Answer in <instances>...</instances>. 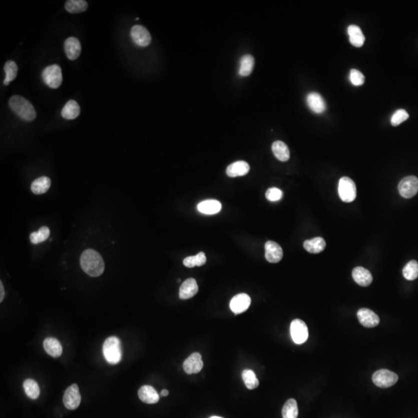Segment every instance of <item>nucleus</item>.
<instances>
[{
  "label": "nucleus",
  "mask_w": 418,
  "mask_h": 418,
  "mask_svg": "<svg viewBox=\"0 0 418 418\" xmlns=\"http://www.w3.org/2000/svg\"><path fill=\"white\" fill-rule=\"evenodd\" d=\"M80 263L82 270L90 277H99L104 272V260L101 255L94 249L84 251L81 256Z\"/></svg>",
  "instance_id": "f257e3e1"
},
{
  "label": "nucleus",
  "mask_w": 418,
  "mask_h": 418,
  "mask_svg": "<svg viewBox=\"0 0 418 418\" xmlns=\"http://www.w3.org/2000/svg\"><path fill=\"white\" fill-rule=\"evenodd\" d=\"M9 106L16 114L25 121L31 122L36 118L35 107L22 96H12L10 99Z\"/></svg>",
  "instance_id": "f03ea898"
},
{
  "label": "nucleus",
  "mask_w": 418,
  "mask_h": 418,
  "mask_svg": "<svg viewBox=\"0 0 418 418\" xmlns=\"http://www.w3.org/2000/svg\"><path fill=\"white\" fill-rule=\"evenodd\" d=\"M103 355L109 363L118 364L122 359V348L120 340L117 337L111 336L104 341L103 346Z\"/></svg>",
  "instance_id": "7ed1b4c3"
},
{
  "label": "nucleus",
  "mask_w": 418,
  "mask_h": 418,
  "mask_svg": "<svg viewBox=\"0 0 418 418\" xmlns=\"http://www.w3.org/2000/svg\"><path fill=\"white\" fill-rule=\"evenodd\" d=\"M42 79L47 86L52 89L60 87L63 81L61 67L58 65H53L45 68L42 72Z\"/></svg>",
  "instance_id": "20e7f679"
},
{
  "label": "nucleus",
  "mask_w": 418,
  "mask_h": 418,
  "mask_svg": "<svg viewBox=\"0 0 418 418\" xmlns=\"http://www.w3.org/2000/svg\"><path fill=\"white\" fill-rule=\"evenodd\" d=\"M338 195L344 202H353L356 198V186L355 182L348 177H342L338 182Z\"/></svg>",
  "instance_id": "39448f33"
},
{
  "label": "nucleus",
  "mask_w": 418,
  "mask_h": 418,
  "mask_svg": "<svg viewBox=\"0 0 418 418\" xmlns=\"http://www.w3.org/2000/svg\"><path fill=\"white\" fill-rule=\"evenodd\" d=\"M372 381L378 387L389 388L396 383L398 375L388 369H379L374 372Z\"/></svg>",
  "instance_id": "423d86ee"
},
{
  "label": "nucleus",
  "mask_w": 418,
  "mask_h": 418,
  "mask_svg": "<svg viewBox=\"0 0 418 418\" xmlns=\"http://www.w3.org/2000/svg\"><path fill=\"white\" fill-rule=\"evenodd\" d=\"M290 335L294 343L301 345L308 338V329L307 324L302 320L295 319L290 324Z\"/></svg>",
  "instance_id": "0eeeda50"
},
{
  "label": "nucleus",
  "mask_w": 418,
  "mask_h": 418,
  "mask_svg": "<svg viewBox=\"0 0 418 418\" xmlns=\"http://www.w3.org/2000/svg\"><path fill=\"white\" fill-rule=\"evenodd\" d=\"M398 190L403 198H413L418 192V178L415 176L405 177L399 181Z\"/></svg>",
  "instance_id": "6e6552de"
},
{
  "label": "nucleus",
  "mask_w": 418,
  "mask_h": 418,
  "mask_svg": "<svg viewBox=\"0 0 418 418\" xmlns=\"http://www.w3.org/2000/svg\"><path fill=\"white\" fill-rule=\"evenodd\" d=\"M82 400L79 386L77 384H72L65 390L64 394L63 402L65 407L69 409H75L79 407Z\"/></svg>",
  "instance_id": "1a4fd4ad"
},
{
  "label": "nucleus",
  "mask_w": 418,
  "mask_h": 418,
  "mask_svg": "<svg viewBox=\"0 0 418 418\" xmlns=\"http://www.w3.org/2000/svg\"><path fill=\"white\" fill-rule=\"evenodd\" d=\"M132 40L139 47H147L151 42V35L147 28L140 25L133 27L130 31Z\"/></svg>",
  "instance_id": "9d476101"
},
{
  "label": "nucleus",
  "mask_w": 418,
  "mask_h": 418,
  "mask_svg": "<svg viewBox=\"0 0 418 418\" xmlns=\"http://www.w3.org/2000/svg\"><path fill=\"white\" fill-rule=\"evenodd\" d=\"M358 321L365 328H374L379 324V317L370 309L361 308L357 313Z\"/></svg>",
  "instance_id": "9b49d317"
},
{
  "label": "nucleus",
  "mask_w": 418,
  "mask_h": 418,
  "mask_svg": "<svg viewBox=\"0 0 418 418\" xmlns=\"http://www.w3.org/2000/svg\"><path fill=\"white\" fill-rule=\"evenodd\" d=\"M265 257L267 261L271 263H277L283 258V249L280 245L273 241H268L265 244Z\"/></svg>",
  "instance_id": "f8f14e48"
},
{
  "label": "nucleus",
  "mask_w": 418,
  "mask_h": 418,
  "mask_svg": "<svg viewBox=\"0 0 418 418\" xmlns=\"http://www.w3.org/2000/svg\"><path fill=\"white\" fill-rule=\"evenodd\" d=\"M202 355L198 352L191 354L183 363V368L187 374L198 373L203 368Z\"/></svg>",
  "instance_id": "ddd939ff"
},
{
  "label": "nucleus",
  "mask_w": 418,
  "mask_h": 418,
  "mask_svg": "<svg viewBox=\"0 0 418 418\" xmlns=\"http://www.w3.org/2000/svg\"><path fill=\"white\" fill-rule=\"evenodd\" d=\"M251 299L246 294H239L232 297L230 301V308L236 314H242L249 308Z\"/></svg>",
  "instance_id": "4468645a"
},
{
  "label": "nucleus",
  "mask_w": 418,
  "mask_h": 418,
  "mask_svg": "<svg viewBox=\"0 0 418 418\" xmlns=\"http://www.w3.org/2000/svg\"><path fill=\"white\" fill-rule=\"evenodd\" d=\"M65 52L69 60L75 61L80 56L82 45L77 38H68L65 41Z\"/></svg>",
  "instance_id": "2eb2a0df"
},
{
  "label": "nucleus",
  "mask_w": 418,
  "mask_h": 418,
  "mask_svg": "<svg viewBox=\"0 0 418 418\" xmlns=\"http://www.w3.org/2000/svg\"><path fill=\"white\" fill-rule=\"evenodd\" d=\"M198 286L194 278H188L181 284L179 290V297L182 300L193 297L198 293Z\"/></svg>",
  "instance_id": "dca6fc26"
},
{
  "label": "nucleus",
  "mask_w": 418,
  "mask_h": 418,
  "mask_svg": "<svg viewBox=\"0 0 418 418\" xmlns=\"http://www.w3.org/2000/svg\"><path fill=\"white\" fill-rule=\"evenodd\" d=\"M352 277L355 283L362 287H368L372 282V276L370 272L362 266H357L352 270Z\"/></svg>",
  "instance_id": "f3484780"
},
{
  "label": "nucleus",
  "mask_w": 418,
  "mask_h": 418,
  "mask_svg": "<svg viewBox=\"0 0 418 418\" xmlns=\"http://www.w3.org/2000/svg\"><path fill=\"white\" fill-rule=\"evenodd\" d=\"M138 396L140 400L148 404L157 403L160 399V396L156 389L153 386H148V385H145L140 388L138 391Z\"/></svg>",
  "instance_id": "a211bd4d"
},
{
  "label": "nucleus",
  "mask_w": 418,
  "mask_h": 418,
  "mask_svg": "<svg viewBox=\"0 0 418 418\" xmlns=\"http://www.w3.org/2000/svg\"><path fill=\"white\" fill-rule=\"evenodd\" d=\"M307 103L311 111L317 114L324 113L326 110L325 102L317 93H311L307 97Z\"/></svg>",
  "instance_id": "6ab92c4d"
},
{
  "label": "nucleus",
  "mask_w": 418,
  "mask_h": 418,
  "mask_svg": "<svg viewBox=\"0 0 418 418\" xmlns=\"http://www.w3.org/2000/svg\"><path fill=\"white\" fill-rule=\"evenodd\" d=\"M222 209V204L219 201L208 199L200 202L198 205V210L205 215H215L219 213Z\"/></svg>",
  "instance_id": "aec40b11"
},
{
  "label": "nucleus",
  "mask_w": 418,
  "mask_h": 418,
  "mask_svg": "<svg viewBox=\"0 0 418 418\" xmlns=\"http://www.w3.org/2000/svg\"><path fill=\"white\" fill-rule=\"evenodd\" d=\"M249 171V165L246 161H236L232 163L226 169V174L230 178L244 176Z\"/></svg>",
  "instance_id": "412c9836"
},
{
  "label": "nucleus",
  "mask_w": 418,
  "mask_h": 418,
  "mask_svg": "<svg viewBox=\"0 0 418 418\" xmlns=\"http://www.w3.org/2000/svg\"><path fill=\"white\" fill-rule=\"evenodd\" d=\"M44 348L47 353L54 358H58L62 355V346L57 338L52 337L47 338L44 341Z\"/></svg>",
  "instance_id": "4be33fe9"
},
{
  "label": "nucleus",
  "mask_w": 418,
  "mask_h": 418,
  "mask_svg": "<svg viewBox=\"0 0 418 418\" xmlns=\"http://www.w3.org/2000/svg\"><path fill=\"white\" fill-rule=\"evenodd\" d=\"M347 31L349 36L350 43L355 48H361L365 42V37L360 28L356 25H350Z\"/></svg>",
  "instance_id": "5701e85b"
},
{
  "label": "nucleus",
  "mask_w": 418,
  "mask_h": 418,
  "mask_svg": "<svg viewBox=\"0 0 418 418\" xmlns=\"http://www.w3.org/2000/svg\"><path fill=\"white\" fill-rule=\"evenodd\" d=\"M80 112V106L78 104L77 102L75 100H70L62 109V116L65 120H75L79 116Z\"/></svg>",
  "instance_id": "b1692460"
},
{
  "label": "nucleus",
  "mask_w": 418,
  "mask_h": 418,
  "mask_svg": "<svg viewBox=\"0 0 418 418\" xmlns=\"http://www.w3.org/2000/svg\"><path fill=\"white\" fill-rule=\"evenodd\" d=\"M272 150L275 157L278 159L279 161L285 162L290 158V150L287 144L283 142L277 140L273 143L272 145Z\"/></svg>",
  "instance_id": "393cba45"
},
{
  "label": "nucleus",
  "mask_w": 418,
  "mask_h": 418,
  "mask_svg": "<svg viewBox=\"0 0 418 418\" xmlns=\"http://www.w3.org/2000/svg\"><path fill=\"white\" fill-rule=\"evenodd\" d=\"M52 185V181L48 177H41L37 178L31 185V191L35 195H42L46 193Z\"/></svg>",
  "instance_id": "a878e982"
},
{
  "label": "nucleus",
  "mask_w": 418,
  "mask_h": 418,
  "mask_svg": "<svg viewBox=\"0 0 418 418\" xmlns=\"http://www.w3.org/2000/svg\"><path fill=\"white\" fill-rule=\"evenodd\" d=\"M304 247L310 253H319L326 247V242L321 237L308 239L304 242Z\"/></svg>",
  "instance_id": "bb28decb"
},
{
  "label": "nucleus",
  "mask_w": 418,
  "mask_h": 418,
  "mask_svg": "<svg viewBox=\"0 0 418 418\" xmlns=\"http://www.w3.org/2000/svg\"><path fill=\"white\" fill-rule=\"evenodd\" d=\"M254 58L252 55H246L241 58L239 74L242 77L249 76L254 68Z\"/></svg>",
  "instance_id": "cd10ccee"
},
{
  "label": "nucleus",
  "mask_w": 418,
  "mask_h": 418,
  "mask_svg": "<svg viewBox=\"0 0 418 418\" xmlns=\"http://www.w3.org/2000/svg\"><path fill=\"white\" fill-rule=\"evenodd\" d=\"M88 8V3L85 0H69L65 3V10L70 14H80Z\"/></svg>",
  "instance_id": "c85d7f7f"
},
{
  "label": "nucleus",
  "mask_w": 418,
  "mask_h": 418,
  "mask_svg": "<svg viewBox=\"0 0 418 418\" xmlns=\"http://www.w3.org/2000/svg\"><path fill=\"white\" fill-rule=\"evenodd\" d=\"M283 418H297L298 406L297 401L294 399H289L283 405L282 409Z\"/></svg>",
  "instance_id": "c756f323"
},
{
  "label": "nucleus",
  "mask_w": 418,
  "mask_h": 418,
  "mask_svg": "<svg viewBox=\"0 0 418 418\" xmlns=\"http://www.w3.org/2000/svg\"><path fill=\"white\" fill-rule=\"evenodd\" d=\"M4 72H5L6 77L4 84L5 86H8L17 78L18 72V65L14 61H8L4 66Z\"/></svg>",
  "instance_id": "7c9ffc66"
},
{
  "label": "nucleus",
  "mask_w": 418,
  "mask_h": 418,
  "mask_svg": "<svg viewBox=\"0 0 418 418\" xmlns=\"http://www.w3.org/2000/svg\"><path fill=\"white\" fill-rule=\"evenodd\" d=\"M24 388L27 396L32 399H36L39 397L40 390L38 382L32 379H28L24 381Z\"/></svg>",
  "instance_id": "2f4dec72"
},
{
  "label": "nucleus",
  "mask_w": 418,
  "mask_h": 418,
  "mask_svg": "<svg viewBox=\"0 0 418 418\" xmlns=\"http://www.w3.org/2000/svg\"><path fill=\"white\" fill-rule=\"evenodd\" d=\"M206 256H205V253L203 252H200L198 254L195 255V256H188V257L185 258L183 261V263L187 267L192 268L195 266H203L206 263Z\"/></svg>",
  "instance_id": "473e14b6"
},
{
  "label": "nucleus",
  "mask_w": 418,
  "mask_h": 418,
  "mask_svg": "<svg viewBox=\"0 0 418 418\" xmlns=\"http://www.w3.org/2000/svg\"><path fill=\"white\" fill-rule=\"evenodd\" d=\"M242 379L246 387L249 389H256L259 386V379L256 377V374L250 369H245L242 374Z\"/></svg>",
  "instance_id": "72a5a7b5"
},
{
  "label": "nucleus",
  "mask_w": 418,
  "mask_h": 418,
  "mask_svg": "<svg viewBox=\"0 0 418 418\" xmlns=\"http://www.w3.org/2000/svg\"><path fill=\"white\" fill-rule=\"evenodd\" d=\"M403 277L408 280H414L418 277V263L416 260L409 261L403 270Z\"/></svg>",
  "instance_id": "f704fd0d"
},
{
  "label": "nucleus",
  "mask_w": 418,
  "mask_h": 418,
  "mask_svg": "<svg viewBox=\"0 0 418 418\" xmlns=\"http://www.w3.org/2000/svg\"><path fill=\"white\" fill-rule=\"evenodd\" d=\"M50 233L51 232H50L49 228L43 226V227H41L38 232H32L30 236V239L33 244H38L47 240L49 237Z\"/></svg>",
  "instance_id": "c9c22d12"
},
{
  "label": "nucleus",
  "mask_w": 418,
  "mask_h": 418,
  "mask_svg": "<svg viewBox=\"0 0 418 418\" xmlns=\"http://www.w3.org/2000/svg\"><path fill=\"white\" fill-rule=\"evenodd\" d=\"M409 118V114L404 110H398L392 115L391 118V124L393 127H397L401 123L406 121Z\"/></svg>",
  "instance_id": "e433bc0d"
},
{
  "label": "nucleus",
  "mask_w": 418,
  "mask_h": 418,
  "mask_svg": "<svg viewBox=\"0 0 418 418\" xmlns=\"http://www.w3.org/2000/svg\"><path fill=\"white\" fill-rule=\"evenodd\" d=\"M349 80L353 86H360L365 82V77L362 72L356 69H352L350 71Z\"/></svg>",
  "instance_id": "4c0bfd02"
},
{
  "label": "nucleus",
  "mask_w": 418,
  "mask_h": 418,
  "mask_svg": "<svg viewBox=\"0 0 418 418\" xmlns=\"http://www.w3.org/2000/svg\"><path fill=\"white\" fill-rule=\"evenodd\" d=\"M266 198L270 202H278L283 198V191L277 188H269L266 192Z\"/></svg>",
  "instance_id": "58836bf2"
},
{
  "label": "nucleus",
  "mask_w": 418,
  "mask_h": 418,
  "mask_svg": "<svg viewBox=\"0 0 418 418\" xmlns=\"http://www.w3.org/2000/svg\"><path fill=\"white\" fill-rule=\"evenodd\" d=\"M5 296V290H4V284L3 282H0V302H3Z\"/></svg>",
  "instance_id": "ea45409f"
},
{
  "label": "nucleus",
  "mask_w": 418,
  "mask_h": 418,
  "mask_svg": "<svg viewBox=\"0 0 418 418\" xmlns=\"http://www.w3.org/2000/svg\"><path fill=\"white\" fill-rule=\"evenodd\" d=\"M168 394H169V391L167 390V389H163L161 392V396H168Z\"/></svg>",
  "instance_id": "a19ab883"
},
{
  "label": "nucleus",
  "mask_w": 418,
  "mask_h": 418,
  "mask_svg": "<svg viewBox=\"0 0 418 418\" xmlns=\"http://www.w3.org/2000/svg\"><path fill=\"white\" fill-rule=\"evenodd\" d=\"M210 418H222V417H221V416H211Z\"/></svg>",
  "instance_id": "79ce46f5"
}]
</instances>
